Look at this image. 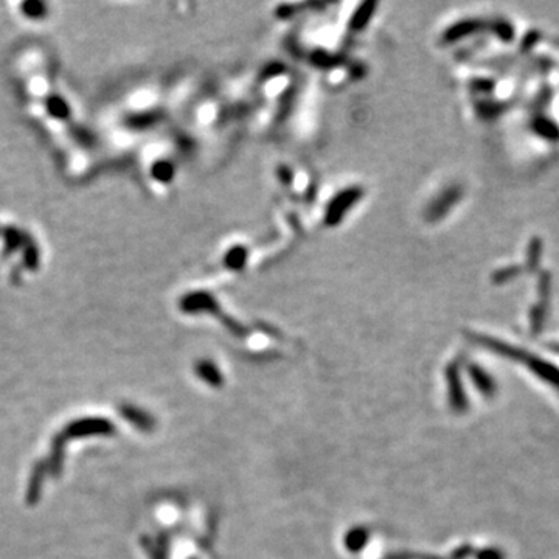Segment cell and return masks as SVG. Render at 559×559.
Returning <instances> with one entry per match:
<instances>
[{
  "instance_id": "obj_8",
  "label": "cell",
  "mask_w": 559,
  "mask_h": 559,
  "mask_svg": "<svg viewBox=\"0 0 559 559\" xmlns=\"http://www.w3.org/2000/svg\"><path fill=\"white\" fill-rule=\"evenodd\" d=\"M120 413H122L123 418L131 421L132 424H136V426H139L141 429H148L149 428L148 415H145L143 412H140L139 408H134L131 406H122L120 407Z\"/></svg>"
},
{
  "instance_id": "obj_1",
  "label": "cell",
  "mask_w": 559,
  "mask_h": 559,
  "mask_svg": "<svg viewBox=\"0 0 559 559\" xmlns=\"http://www.w3.org/2000/svg\"><path fill=\"white\" fill-rule=\"evenodd\" d=\"M10 78L23 114L35 126L70 182L95 176L101 145L61 76L57 53L41 41H25L8 59Z\"/></svg>"
},
{
  "instance_id": "obj_9",
  "label": "cell",
  "mask_w": 559,
  "mask_h": 559,
  "mask_svg": "<svg viewBox=\"0 0 559 559\" xmlns=\"http://www.w3.org/2000/svg\"><path fill=\"white\" fill-rule=\"evenodd\" d=\"M480 559H505V558H503L500 550H486V552L480 555Z\"/></svg>"
},
{
  "instance_id": "obj_3",
  "label": "cell",
  "mask_w": 559,
  "mask_h": 559,
  "mask_svg": "<svg viewBox=\"0 0 559 559\" xmlns=\"http://www.w3.org/2000/svg\"><path fill=\"white\" fill-rule=\"evenodd\" d=\"M115 432L114 424L100 416H89V418H80L70 421L67 426L61 430L66 440H80L89 437H109Z\"/></svg>"
},
{
  "instance_id": "obj_5",
  "label": "cell",
  "mask_w": 559,
  "mask_h": 559,
  "mask_svg": "<svg viewBox=\"0 0 559 559\" xmlns=\"http://www.w3.org/2000/svg\"><path fill=\"white\" fill-rule=\"evenodd\" d=\"M11 11L14 18L25 25H41L52 19L53 6L42 0H27L11 4Z\"/></svg>"
},
{
  "instance_id": "obj_6",
  "label": "cell",
  "mask_w": 559,
  "mask_h": 559,
  "mask_svg": "<svg viewBox=\"0 0 559 559\" xmlns=\"http://www.w3.org/2000/svg\"><path fill=\"white\" fill-rule=\"evenodd\" d=\"M66 443H67V440L64 435L61 434V432L54 435L52 440L49 461L45 463V466H47V472H49V476L53 478H58L62 474V468H64V457H66Z\"/></svg>"
},
{
  "instance_id": "obj_4",
  "label": "cell",
  "mask_w": 559,
  "mask_h": 559,
  "mask_svg": "<svg viewBox=\"0 0 559 559\" xmlns=\"http://www.w3.org/2000/svg\"><path fill=\"white\" fill-rule=\"evenodd\" d=\"M495 351L503 354V356H508V358H513V359H521V362L529 367L533 375H536L538 377H541L542 381L548 382L552 387H555L559 392V370L553 365L547 364L539 358H533V356H526L525 353H521L517 350H513L511 346H502L500 343H498V348Z\"/></svg>"
},
{
  "instance_id": "obj_7",
  "label": "cell",
  "mask_w": 559,
  "mask_h": 559,
  "mask_svg": "<svg viewBox=\"0 0 559 559\" xmlns=\"http://www.w3.org/2000/svg\"><path fill=\"white\" fill-rule=\"evenodd\" d=\"M47 474H49V472H47V466L44 461L35 463L33 469H31L27 493H25V500L28 505H36V503L41 500L42 490H44V480H45Z\"/></svg>"
},
{
  "instance_id": "obj_2",
  "label": "cell",
  "mask_w": 559,
  "mask_h": 559,
  "mask_svg": "<svg viewBox=\"0 0 559 559\" xmlns=\"http://www.w3.org/2000/svg\"><path fill=\"white\" fill-rule=\"evenodd\" d=\"M45 247L33 227L0 213V275L11 286H25L45 266Z\"/></svg>"
}]
</instances>
